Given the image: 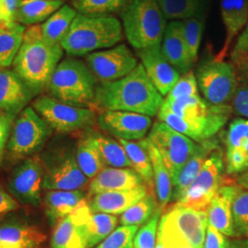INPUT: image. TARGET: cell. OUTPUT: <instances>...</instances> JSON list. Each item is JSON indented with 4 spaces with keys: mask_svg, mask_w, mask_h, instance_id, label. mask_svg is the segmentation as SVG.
<instances>
[{
    "mask_svg": "<svg viewBox=\"0 0 248 248\" xmlns=\"http://www.w3.org/2000/svg\"><path fill=\"white\" fill-rule=\"evenodd\" d=\"M89 138L98 150L105 166L119 169L132 168L130 160L120 142L98 133L89 135Z\"/></svg>",
    "mask_w": 248,
    "mask_h": 248,
    "instance_id": "31",
    "label": "cell"
},
{
    "mask_svg": "<svg viewBox=\"0 0 248 248\" xmlns=\"http://www.w3.org/2000/svg\"><path fill=\"white\" fill-rule=\"evenodd\" d=\"M35 1H40V0H19V6L28 4V3H31V2H35Z\"/></svg>",
    "mask_w": 248,
    "mask_h": 248,
    "instance_id": "54",
    "label": "cell"
},
{
    "mask_svg": "<svg viewBox=\"0 0 248 248\" xmlns=\"http://www.w3.org/2000/svg\"><path fill=\"white\" fill-rule=\"evenodd\" d=\"M78 226L88 248H95L115 230L118 224L116 215L93 213L86 200L70 214Z\"/></svg>",
    "mask_w": 248,
    "mask_h": 248,
    "instance_id": "18",
    "label": "cell"
},
{
    "mask_svg": "<svg viewBox=\"0 0 248 248\" xmlns=\"http://www.w3.org/2000/svg\"><path fill=\"white\" fill-rule=\"evenodd\" d=\"M197 95L200 94L195 74L192 71H189L179 78L176 85L167 95L166 99L176 100L179 98H189Z\"/></svg>",
    "mask_w": 248,
    "mask_h": 248,
    "instance_id": "44",
    "label": "cell"
},
{
    "mask_svg": "<svg viewBox=\"0 0 248 248\" xmlns=\"http://www.w3.org/2000/svg\"><path fill=\"white\" fill-rule=\"evenodd\" d=\"M121 18L124 34L135 50L161 45L168 23L155 0H130Z\"/></svg>",
    "mask_w": 248,
    "mask_h": 248,
    "instance_id": "6",
    "label": "cell"
},
{
    "mask_svg": "<svg viewBox=\"0 0 248 248\" xmlns=\"http://www.w3.org/2000/svg\"><path fill=\"white\" fill-rule=\"evenodd\" d=\"M156 206L155 197L147 194L122 214L120 222L122 225H143L153 217L157 210Z\"/></svg>",
    "mask_w": 248,
    "mask_h": 248,
    "instance_id": "39",
    "label": "cell"
},
{
    "mask_svg": "<svg viewBox=\"0 0 248 248\" xmlns=\"http://www.w3.org/2000/svg\"><path fill=\"white\" fill-rule=\"evenodd\" d=\"M51 245L53 248H88L81 231L70 215L58 222Z\"/></svg>",
    "mask_w": 248,
    "mask_h": 248,
    "instance_id": "35",
    "label": "cell"
},
{
    "mask_svg": "<svg viewBox=\"0 0 248 248\" xmlns=\"http://www.w3.org/2000/svg\"><path fill=\"white\" fill-rule=\"evenodd\" d=\"M219 148L216 140L210 139L198 144L197 149L187 160L186 165L181 169L177 180L173 184V191L171 201L177 202L181 195L186 191V188L193 182L200 171L202 169L205 161L213 151Z\"/></svg>",
    "mask_w": 248,
    "mask_h": 248,
    "instance_id": "26",
    "label": "cell"
},
{
    "mask_svg": "<svg viewBox=\"0 0 248 248\" xmlns=\"http://www.w3.org/2000/svg\"><path fill=\"white\" fill-rule=\"evenodd\" d=\"M221 15L225 28V40L215 57L223 60L229 53L234 38L239 35L248 23V0H221Z\"/></svg>",
    "mask_w": 248,
    "mask_h": 248,
    "instance_id": "24",
    "label": "cell"
},
{
    "mask_svg": "<svg viewBox=\"0 0 248 248\" xmlns=\"http://www.w3.org/2000/svg\"><path fill=\"white\" fill-rule=\"evenodd\" d=\"M231 106L232 112L248 119V83L239 86Z\"/></svg>",
    "mask_w": 248,
    "mask_h": 248,
    "instance_id": "47",
    "label": "cell"
},
{
    "mask_svg": "<svg viewBox=\"0 0 248 248\" xmlns=\"http://www.w3.org/2000/svg\"><path fill=\"white\" fill-rule=\"evenodd\" d=\"M237 188L238 186L232 185L221 186L206 210L208 224L212 225L227 237H235L232 203Z\"/></svg>",
    "mask_w": 248,
    "mask_h": 248,
    "instance_id": "22",
    "label": "cell"
},
{
    "mask_svg": "<svg viewBox=\"0 0 248 248\" xmlns=\"http://www.w3.org/2000/svg\"><path fill=\"white\" fill-rule=\"evenodd\" d=\"M195 76L204 99L213 105H228L239 88L234 64L216 57L203 59Z\"/></svg>",
    "mask_w": 248,
    "mask_h": 248,
    "instance_id": "7",
    "label": "cell"
},
{
    "mask_svg": "<svg viewBox=\"0 0 248 248\" xmlns=\"http://www.w3.org/2000/svg\"><path fill=\"white\" fill-rule=\"evenodd\" d=\"M232 108L213 105L200 95L176 100L164 99L158 120L195 142L212 139L227 124Z\"/></svg>",
    "mask_w": 248,
    "mask_h": 248,
    "instance_id": "1",
    "label": "cell"
},
{
    "mask_svg": "<svg viewBox=\"0 0 248 248\" xmlns=\"http://www.w3.org/2000/svg\"><path fill=\"white\" fill-rule=\"evenodd\" d=\"M139 226L122 225L93 248H133V240Z\"/></svg>",
    "mask_w": 248,
    "mask_h": 248,
    "instance_id": "42",
    "label": "cell"
},
{
    "mask_svg": "<svg viewBox=\"0 0 248 248\" xmlns=\"http://www.w3.org/2000/svg\"><path fill=\"white\" fill-rule=\"evenodd\" d=\"M63 5V0H40L20 5L16 14V21L23 26L40 25Z\"/></svg>",
    "mask_w": 248,
    "mask_h": 248,
    "instance_id": "30",
    "label": "cell"
},
{
    "mask_svg": "<svg viewBox=\"0 0 248 248\" xmlns=\"http://www.w3.org/2000/svg\"><path fill=\"white\" fill-rule=\"evenodd\" d=\"M85 62L100 82L121 79L133 71L139 63L137 57L125 45L89 53L85 56Z\"/></svg>",
    "mask_w": 248,
    "mask_h": 248,
    "instance_id": "14",
    "label": "cell"
},
{
    "mask_svg": "<svg viewBox=\"0 0 248 248\" xmlns=\"http://www.w3.org/2000/svg\"><path fill=\"white\" fill-rule=\"evenodd\" d=\"M164 99L139 62L133 71L121 79L100 82L96 89L95 109L128 111L157 115Z\"/></svg>",
    "mask_w": 248,
    "mask_h": 248,
    "instance_id": "2",
    "label": "cell"
},
{
    "mask_svg": "<svg viewBox=\"0 0 248 248\" xmlns=\"http://www.w3.org/2000/svg\"><path fill=\"white\" fill-rule=\"evenodd\" d=\"M43 187L44 168L39 157L25 160L9 177V192L20 203L38 206L42 202Z\"/></svg>",
    "mask_w": 248,
    "mask_h": 248,
    "instance_id": "15",
    "label": "cell"
},
{
    "mask_svg": "<svg viewBox=\"0 0 248 248\" xmlns=\"http://www.w3.org/2000/svg\"><path fill=\"white\" fill-rule=\"evenodd\" d=\"M161 213L162 208H157L150 220L137 231L133 240V248H155Z\"/></svg>",
    "mask_w": 248,
    "mask_h": 248,
    "instance_id": "43",
    "label": "cell"
},
{
    "mask_svg": "<svg viewBox=\"0 0 248 248\" xmlns=\"http://www.w3.org/2000/svg\"><path fill=\"white\" fill-rule=\"evenodd\" d=\"M18 202L15 198L0 187V215L17 210Z\"/></svg>",
    "mask_w": 248,
    "mask_h": 248,
    "instance_id": "50",
    "label": "cell"
},
{
    "mask_svg": "<svg viewBox=\"0 0 248 248\" xmlns=\"http://www.w3.org/2000/svg\"><path fill=\"white\" fill-rule=\"evenodd\" d=\"M44 187L49 190H82L89 179L70 153L49 154L45 160Z\"/></svg>",
    "mask_w": 248,
    "mask_h": 248,
    "instance_id": "13",
    "label": "cell"
},
{
    "mask_svg": "<svg viewBox=\"0 0 248 248\" xmlns=\"http://www.w3.org/2000/svg\"><path fill=\"white\" fill-rule=\"evenodd\" d=\"M0 248H5L4 246H3V244H2V242H1V240H0Z\"/></svg>",
    "mask_w": 248,
    "mask_h": 248,
    "instance_id": "55",
    "label": "cell"
},
{
    "mask_svg": "<svg viewBox=\"0 0 248 248\" xmlns=\"http://www.w3.org/2000/svg\"><path fill=\"white\" fill-rule=\"evenodd\" d=\"M235 236L248 238V191L238 186L232 203Z\"/></svg>",
    "mask_w": 248,
    "mask_h": 248,
    "instance_id": "40",
    "label": "cell"
},
{
    "mask_svg": "<svg viewBox=\"0 0 248 248\" xmlns=\"http://www.w3.org/2000/svg\"><path fill=\"white\" fill-rule=\"evenodd\" d=\"M98 79L86 62L67 57L59 62L47 86L50 96L71 106L95 109Z\"/></svg>",
    "mask_w": 248,
    "mask_h": 248,
    "instance_id": "5",
    "label": "cell"
},
{
    "mask_svg": "<svg viewBox=\"0 0 248 248\" xmlns=\"http://www.w3.org/2000/svg\"><path fill=\"white\" fill-rule=\"evenodd\" d=\"M140 141L145 147L150 157L155 192L159 202L160 208H164L169 202H171L173 191L172 179L159 152L154 146L150 140L148 138H143Z\"/></svg>",
    "mask_w": 248,
    "mask_h": 248,
    "instance_id": "28",
    "label": "cell"
},
{
    "mask_svg": "<svg viewBox=\"0 0 248 248\" xmlns=\"http://www.w3.org/2000/svg\"><path fill=\"white\" fill-rule=\"evenodd\" d=\"M225 171L236 175L248 169V119L233 120L225 138Z\"/></svg>",
    "mask_w": 248,
    "mask_h": 248,
    "instance_id": "19",
    "label": "cell"
},
{
    "mask_svg": "<svg viewBox=\"0 0 248 248\" xmlns=\"http://www.w3.org/2000/svg\"><path fill=\"white\" fill-rule=\"evenodd\" d=\"M26 28L16 23L8 29L0 30V69H7L13 61L22 44Z\"/></svg>",
    "mask_w": 248,
    "mask_h": 248,
    "instance_id": "33",
    "label": "cell"
},
{
    "mask_svg": "<svg viewBox=\"0 0 248 248\" xmlns=\"http://www.w3.org/2000/svg\"><path fill=\"white\" fill-rule=\"evenodd\" d=\"M143 185L140 176L133 169L105 168L90 181L89 186V195L98 193L127 190Z\"/></svg>",
    "mask_w": 248,
    "mask_h": 248,
    "instance_id": "25",
    "label": "cell"
},
{
    "mask_svg": "<svg viewBox=\"0 0 248 248\" xmlns=\"http://www.w3.org/2000/svg\"><path fill=\"white\" fill-rule=\"evenodd\" d=\"M207 226L206 211L174 206L158 223L159 229L194 248H204Z\"/></svg>",
    "mask_w": 248,
    "mask_h": 248,
    "instance_id": "11",
    "label": "cell"
},
{
    "mask_svg": "<svg viewBox=\"0 0 248 248\" xmlns=\"http://www.w3.org/2000/svg\"><path fill=\"white\" fill-rule=\"evenodd\" d=\"M19 0H0V30L15 25Z\"/></svg>",
    "mask_w": 248,
    "mask_h": 248,
    "instance_id": "45",
    "label": "cell"
},
{
    "mask_svg": "<svg viewBox=\"0 0 248 248\" xmlns=\"http://www.w3.org/2000/svg\"><path fill=\"white\" fill-rule=\"evenodd\" d=\"M119 142L123 145L130 160L132 169L140 176L144 183L148 184L149 186L152 185L154 175L150 157L141 141L134 142L119 139Z\"/></svg>",
    "mask_w": 248,
    "mask_h": 248,
    "instance_id": "34",
    "label": "cell"
},
{
    "mask_svg": "<svg viewBox=\"0 0 248 248\" xmlns=\"http://www.w3.org/2000/svg\"><path fill=\"white\" fill-rule=\"evenodd\" d=\"M183 25V32L186 40L188 53L195 63L198 60V54L202 43L204 23L202 20L196 18H188L181 20Z\"/></svg>",
    "mask_w": 248,
    "mask_h": 248,
    "instance_id": "41",
    "label": "cell"
},
{
    "mask_svg": "<svg viewBox=\"0 0 248 248\" xmlns=\"http://www.w3.org/2000/svg\"><path fill=\"white\" fill-rule=\"evenodd\" d=\"M76 157L80 169L89 179L94 178L106 167L89 137L80 141Z\"/></svg>",
    "mask_w": 248,
    "mask_h": 248,
    "instance_id": "37",
    "label": "cell"
},
{
    "mask_svg": "<svg viewBox=\"0 0 248 248\" xmlns=\"http://www.w3.org/2000/svg\"><path fill=\"white\" fill-rule=\"evenodd\" d=\"M236 182L239 187L248 191V169L240 174L236 179Z\"/></svg>",
    "mask_w": 248,
    "mask_h": 248,
    "instance_id": "53",
    "label": "cell"
},
{
    "mask_svg": "<svg viewBox=\"0 0 248 248\" xmlns=\"http://www.w3.org/2000/svg\"><path fill=\"white\" fill-rule=\"evenodd\" d=\"M136 54L155 88L162 97H167L181 75L167 60L161 45L136 50Z\"/></svg>",
    "mask_w": 248,
    "mask_h": 248,
    "instance_id": "17",
    "label": "cell"
},
{
    "mask_svg": "<svg viewBox=\"0 0 248 248\" xmlns=\"http://www.w3.org/2000/svg\"><path fill=\"white\" fill-rule=\"evenodd\" d=\"M130 0H72V7L78 13L87 16H113L120 13Z\"/></svg>",
    "mask_w": 248,
    "mask_h": 248,
    "instance_id": "36",
    "label": "cell"
},
{
    "mask_svg": "<svg viewBox=\"0 0 248 248\" xmlns=\"http://www.w3.org/2000/svg\"><path fill=\"white\" fill-rule=\"evenodd\" d=\"M247 54H248V21L231 51V62L233 63Z\"/></svg>",
    "mask_w": 248,
    "mask_h": 248,
    "instance_id": "49",
    "label": "cell"
},
{
    "mask_svg": "<svg viewBox=\"0 0 248 248\" xmlns=\"http://www.w3.org/2000/svg\"><path fill=\"white\" fill-rule=\"evenodd\" d=\"M230 240L221 232L216 230L212 225L208 224L204 248H229Z\"/></svg>",
    "mask_w": 248,
    "mask_h": 248,
    "instance_id": "48",
    "label": "cell"
},
{
    "mask_svg": "<svg viewBox=\"0 0 248 248\" xmlns=\"http://www.w3.org/2000/svg\"><path fill=\"white\" fill-rule=\"evenodd\" d=\"M63 52L60 44H53L45 39L41 24L29 26L12 63L13 71L36 96L47 89Z\"/></svg>",
    "mask_w": 248,
    "mask_h": 248,
    "instance_id": "3",
    "label": "cell"
},
{
    "mask_svg": "<svg viewBox=\"0 0 248 248\" xmlns=\"http://www.w3.org/2000/svg\"><path fill=\"white\" fill-rule=\"evenodd\" d=\"M78 11L69 5H63L44 23L41 30L45 39L53 44H60L68 32L73 20L77 17Z\"/></svg>",
    "mask_w": 248,
    "mask_h": 248,
    "instance_id": "32",
    "label": "cell"
},
{
    "mask_svg": "<svg viewBox=\"0 0 248 248\" xmlns=\"http://www.w3.org/2000/svg\"><path fill=\"white\" fill-rule=\"evenodd\" d=\"M148 139L159 152L174 184L198 144L159 120L153 124Z\"/></svg>",
    "mask_w": 248,
    "mask_h": 248,
    "instance_id": "9",
    "label": "cell"
},
{
    "mask_svg": "<svg viewBox=\"0 0 248 248\" xmlns=\"http://www.w3.org/2000/svg\"><path fill=\"white\" fill-rule=\"evenodd\" d=\"M236 72L239 86L248 83V54L241 57L239 60L233 62Z\"/></svg>",
    "mask_w": 248,
    "mask_h": 248,
    "instance_id": "51",
    "label": "cell"
},
{
    "mask_svg": "<svg viewBox=\"0 0 248 248\" xmlns=\"http://www.w3.org/2000/svg\"><path fill=\"white\" fill-rule=\"evenodd\" d=\"M34 97L18 75L10 69H0V110L17 116Z\"/></svg>",
    "mask_w": 248,
    "mask_h": 248,
    "instance_id": "21",
    "label": "cell"
},
{
    "mask_svg": "<svg viewBox=\"0 0 248 248\" xmlns=\"http://www.w3.org/2000/svg\"><path fill=\"white\" fill-rule=\"evenodd\" d=\"M161 49L167 60L180 75L191 71L194 62L188 53L181 20H172L168 23L161 43Z\"/></svg>",
    "mask_w": 248,
    "mask_h": 248,
    "instance_id": "20",
    "label": "cell"
},
{
    "mask_svg": "<svg viewBox=\"0 0 248 248\" xmlns=\"http://www.w3.org/2000/svg\"><path fill=\"white\" fill-rule=\"evenodd\" d=\"M0 240L5 248H36L45 235L34 227L22 224H6L0 227Z\"/></svg>",
    "mask_w": 248,
    "mask_h": 248,
    "instance_id": "29",
    "label": "cell"
},
{
    "mask_svg": "<svg viewBox=\"0 0 248 248\" xmlns=\"http://www.w3.org/2000/svg\"><path fill=\"white\" fill-rule=\"evenodd\" d=\"M86 200L83 190H49L45 198V210L55 223L69 216Z\"/></svg>",
    "mask_w": 248,
    "mask_h": 248,
    "instance_id": "27",
    "label": "cell"
},
{
    "mask_svg": "<svg viewBox=\"0 0 248 248\" xmlns=\"http://www.w3.org/2000/svg\"><path fill=\"white\" fill-rule=\"evenodd\" d=\"M15 117L16 116L0 111V162L3 157L7 143L9 142Z\"/></svg>",
    "mask_w": 248,
    "mask_h": 248,
    "instance_id": "46",
    "label": "cell"
},
{
    "mask_svg": "<svg viewBox=\"0 0 248 248\" xmlns=\"http://www.w3.org/2000/svg\"><path fill=\"white\" fill-rule=\"evenodd\" d=\"M225 163L220 147L209 155L203 167L174 207H185L206 211L213 197L222 186V173Z\"/></svg>",
    "mask_w": 248,
    "mask_h": 248,
    "instance_id": "8",
    "label": "cell"
},
{
    "mask_svg": "<svg viewBox=\"0 0 248 248\" xmlns=\"http://www.w3.org/2000/svg\"><path fill=\"white\" fill-rule=\"evenodd\" d=\"M51 128L32 107L25 108L13 124L8 149L17 155H31L44 145Z\"/></svg>",
    "mask_w": 248,
    "mask_h": 248,
    "instance_id": "12",
    "label": "cell"
},
{
    "mask_svg": "<svg viewBox=\"0 0 248 248\" xmlns=\"http://www.w3.org/2000/svg\"><path fill=\"white\" fill-rule=\"evenodd\" d=\"M229 248H248V238L239 237L237 239L230 240Z\"/></svg>",
    "mask_w": 248,
    "mask_h": 248,
    "instance_id": "52",
    "label": "cell"
},
{
    "mask_svg": "<svg viewBox=\"0 0 248 248\" xmlns=\"http://www.w3.org/2000/svg\"><path fill=\"white\" fill-rule=\"evenodd\" d=\"M123 39V24L114 16L93 17L78 13L61 46L69 56H86L114 47Z\"/></svg>",
    "mask_w": 248,
    "mask_h": 248,
    "instance_id": "4",
    "label": "cell"
},
{
    "mask_svg": "<svg viewBox=\"0 0 248 248\" xmlns=\"http://www.w3.org/2000/svg\"><path fill=\"white\" fill-rule=\"evenodd\" d=\"M98 124L101 130L118 139L132 141L143 139L150 130L152 119L134 112L107 110L98 115Z\"/></svg>",
    "mask_w": 248,
    "mask_h": 248,
    "instance_id": "16",
    "label": "cell"
},
{
    "mask_svg": "<svg viewBox=\"0 0 248 248\" xmlns=\"http://www.w3.org/2000/svg\"><path fill=\"white\" fill-rule=\"evenodd\" d=\"M32 108L51 129L59 133L78 131L92 125L96 120L94 109L71 106L51 96L39 97Z\"/></svg>",
    "mask_w": 248,
    "mask_h": 248,
    "instance_id": "10",
    "label": "cell"
},
{
    "mask_svg": "<svg viewBox=\"0 0 248 248\" xmlns=\"http://www.w3.org/2000/svg\"><path fill=\"white\" fill-rule=\"evenodd\" d=\"M167 20L195 18L202 8L201 0H155Z\"/></svg>",
    "mask_w": 248,
    "mask_h": 248,
    "instance_id": "38",
    "label": "cell"
},
{
    "mask_svg": "<svg viewBox=\"0 0 248 248\" xmlns=\"http://www.w3.org/2000/svg\"><path fill=\"white\" fill-rule=\"evenodd\" d=\"M147 195L144 185L127 190H113L93 196L89 205L93 213H108L118 215L128 210L143 197Z\"/></svg>",
    "mask_w": 248,
    "mask_h": 248,
    "instance_id": "23",
    "label": "cell"
}]
</instances>
